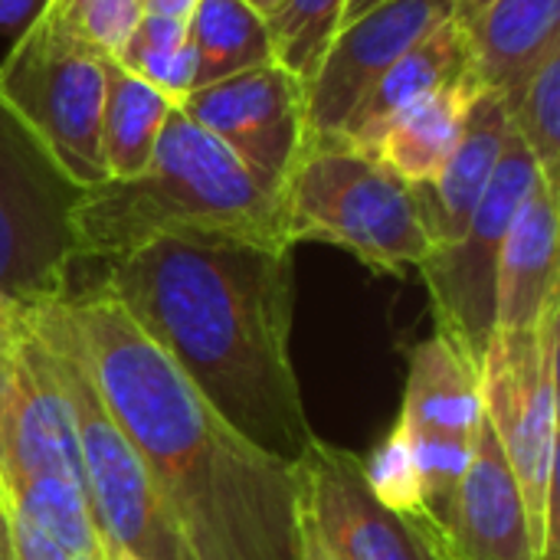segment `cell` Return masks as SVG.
I'll use <instances>...</instances> for the list:
<instances>
[{
  "label": "cell",
  "mask_w": 560,
  "mask_h": 560,
  "mask_svg": "<svg viewBox=\"0 0 560 560\" xmlns=\"http://www.w3.org/2000/svg\"><path fill=\"white\" fill-rule=\"evenodd\" d=\"M0 499L7 515L59 551L105 560L82 486L72 413L26 305L0 325Z\"/></svg>",
  "instance_id": "cell-4"
},
{
  "label": "cell",
  "mask_w": 560,
  "mask_h": 560,
  "mask_svg": "<svg viewBox=\"0 0 560 560\" xmlns=\"http://www.w3.org/2000/svg\"><path fill=\"white\" fill-rule=\"evenodd\" d=\"M0 512H3V499H0Z\"/></svg>",
  "instance_id": "cell-37"
},
{
  "label": "cell",
  "mask_w": 560,
  "mask_h": 560,
  "mask_svg": "<svg viewBox=\"0 0 560 560\" xmlns=\"http://www.w3.org/2000/svg\"><path fill=\"white\" fill-rule=\"evenodd\" d=\"M46 7L49 0H0V36H20Z\"/></svg>",
  "instance_id": "cell-29"
},
{
  "label": "cell",
  "mask_w": 560,
  "mask_h": 560,
  "mask_svg": "<svg viewBox=\"0 0 560 560\" xmlns=\"http://www.w3.org/2000/svg\"><path fill=\"white\" fill-rule=\"evenodd\" d=\"M299 560H338L325 548V541L318 538V532L302 512H299Z\"/></svg>",
  "instance_id": "cell-30"
},
{
  "label": "cell",
  "mask_w": 560,
  "mask_h": 560,
  "mask_svg": "<svg viewBox=\"0 0 560 560\" xmlns=\"http://www.w3.org/2000/svg\"><path fill=\"white\" fill-rule=\"evenodd\" d=\"M282 233L289 246L328 243L384 276L420 269L430 256L413 187L348 144L302 151L282 184Z\"/></svg>",
  "instance_id": "cell-6"
},
{
  "label": "cell",
  "mask_w": 560,
  "mask_h": 560,
  "mask_svg": "<svg viewBox=\"0 0 560 560\" xmlns=\"http://www.w3.org/2000/svg\"><path fill=\"white\" fill-rule=\"evenodd\" d=\"M509 118L515 135L535 154L541 177L560 187V43L548 46L535 62Z\"/></svg>",
  "instance_id": "cell-25"
},
{
  "label": "cell",
  "mask_w": 560,
  "mask_h": 560,
  "mask_svg": "<svg viewBox=\"0 0 560 560\" xmlns=\"http://www.w3.org/2000/svg\"><path fill=\"white\" fill-rule=\"evenodd\" d=\"M253 446L295 466L315 433L292 364L295 249L249 236H158L98 282Z\"/></svg>",
  "instance_id": "cell-1"
},
{
  "label": "cell",
  "mask_w": 560,
  "mask_h": 560,
  "mask_svg": "<svg viewBox=\"0 0 560 560\" xmlns=\"http://www.w3.org/2000/svg\"><path fill=\"white\" fill-rule=\"evenodd\" d=\"M466 75H476L469 33L456 20H443L420 43H413L364 95V102L345 121L341 144L371 154L381 131L400 112Z\"/></svg>",
  "instance_id": "cell-18"
},
{
  "label": "cell",
  "mask_w": 560,
  "mask_h": 560,
  "mask_svg": "<svg viewBox=\"0 0 560 560\" xmlns=\"http://www.w3.org/2000/svg\"><path fill=\"white\" fill-rule=\"evenodd\" d=\"M560 299L532 331H495L482 358V413L525 499L538 560H558Z\"/></svg>",
  "instance_id": "cell-7"
},
{
  "label": "cell",
  "mask_w": 560,
  "mask_h": 560,
  "mask_svg": "<svg viewBox=\"0 0 560 560\" xmlns=\"http://www.w3.org/2000/svg\"><path fill=\"white\" fill-rule=\"evenodd\" d=\"M62 305L190 560H299L295 466L240 436L105 289Z\"/></svg>",
  "instance_id": "cell-2"
},
{
  "label": "cell",
  "mask_w": 560,
  "mask_h": 560,
  "mask_svg": "<svg viewBox=\"0 0 560 560\" xmlns=\"http://www.w3.org/2000/svg\"><path fill=\"white\" fill-rule=\"evenodd\" d=\"M299 512L338 560H450L443 541L390 512L368 486L361 456L325 440L295 463Z\"/></svg>",
  "instance_id": "cell-12"
},
{
  "label": "cell",
  "mask_w": 560,
  "mask_h": 560,
  "mask_svg": "<svg viewBox=\"0 0 560 560\" xmlns=\"http://www.w3.org/2000/svg\"><path fill=\"white\" fill-rule=\"evenodd\" d=\"M482 92V82L476 75H466L423 102L400 112L377 138L371 158H377L384 167H390L404 184L420 187L440 174L446 158L453 154L466 115Z\"/></svg>",
  "instance_id": "cell-20"
},
{
  "label": "cell",
  "mask_w": 560,
  "mask_h": 560,
  "mask_svg": "<svg viewBox=\"0 0 560 560\" xmlns=\"http://www.w3.org/2000/svg\"><path fill=\"white\" fill-rule=\"evenodd\" d=\"M443 20H450L443 0H384L341 23L305 82V151L341 144L345 121L364 95Z\"/></svg>",
  "instance_id": "cell-13"
},
{
  "label": "cell",
  "mask_w": 560,
  "mask_h": 560,
  "mask_svg": "<svg viewBox=\"0 0 560 560\" xmlns=\"http://www.w3.org/2000/svg\"><path fill=\"white\" fill-rule=\"evenodd\" d=\"M446 551L450 560H538L518 479L486 420L456 492Z\"/></svg>",
  "instance_id": "cell-15"
},
{
  "label": "cell",
  "mask_w": 560,
  "mask_h": 560,
  "mask_svg": "<svg viewBox=\"0 0 560 560\" xmlns=\"http://www.w3.org/2000/svg\"><path fill=\"white\" fill-rule=\"evenodd\" d=\"M112 59L161 89L174 105L197 85V49L187 36V20H171L144 10L131 36Z\"/></svg>",
  "instance_id": "cell-23"
},
{
  "label": "cell",
  "mask_w": 560,
  "mask_h": 560,
  "mask_svg": "<svg viewBox=\"0 0 560 560\" xmlns=\"http://www.w3.org/2000/svg\"><path fill=\"white\" fill-rule=\"evenodd\" d=\"M361 469H364V479H368L371 492L390 512H397V515L410 518L413 525L433 532L427 505H423V486H420L417 459H413V450H410V440H407L400 420L390 427V433L381 440V446H374V453L368 459H361Z\"/></svg>",
  "instance_id": "cell-26"
},
{
  "label": "cell",
  "mask_w": 560,
  "mask_h": 560,
  "mask_svg": "<svg viewBox=\"0 0 560 560\" xmlns=\"http://www.w3.org/2000/svg\"><path fill=\"white\" fill-rule=\"evenodd\" d=\"M177 105L279 190L305 151V85L279 62L200 85Z\"/></svg>",
  "instance_id": "cell-14"
},
{
  "label": "cell",
  "mask_w": 560,
  "mask_h": 560,
  "mask_svg": "<svg viewBox=\"0 0 560 560\" xmlns=\"http://www.w3.org/2000/svg\"><path fill=\"white\" fill-rule=\"evenodd\" d=\"M377 3H384V0H348V7H345V20L341 23H348V20H354V16H361V13H368L371 7H377Z\"/></svg>",
  "instance_id": "cell-34"
},
{
  "label": "cell",
  "mask_w": 560,
  "mask_h": 560,
  "mask_svg": "<svg viewBox=\"0 0 560 560\" xmlns=\"http://www.w3.org/2000/svg\"><path fill=\"white\" fill-rule=\"evenodd\" d=\"M246 3H249L253 10H259L262 16H269V13H272V10H276V7H279L282 0H246Z\"/></svg>",
  "instance_id": "cell-36"
},
{
  "label": "cell",
  "mask_w": 560,
  "mask_h": 560,
  "mask_svg": "<svg viewBox=\"0 0 560 560\" xmlns=\"http://www.w3.org/2000/svg\"><path fill=\"white\" fill-rule=\"evenodd\" d=\"M397 420L417 459L430 525L446 545L456 492L469 466L476 433L486 420L479 368L443 335L420 341L410 351Z\"/></svg>",
  "instance_id": "cell-11"
},
{
  "label": "cell",
  "mask_w": 560,
  "mask_h": 560,
  "mask_svg": "<svg viewBox=\"0 0 560 560\" xmlns=\"http://www.w3.org/2000/svg\"><path fill=\"white\" fill-rule=\"evenodd\" d=\"M141 7H144V0H141Z\"/></svg>",
  "instance_id": "cell-38"
},
{
  "label": "cell",
  "mask_w": 560,
  "mask_h": 560,
  "mask_svg": "<svg viewBox=\"0 0 560 560\" xmlns=\"http://www.w3.org/2000/svg\"><path fill=\"white\" fill-rule=\"evenodd\" d=\"M187 36L197 49V85L276 62L269 23L246 0H197L187 16Z\"/></svg>",
  "instance_id": "cell-22"
},
{
  "label": "cell",
  "mask_w": 560,
  "mask_h": 560,
  "mask_svg": "<svg viewBox=\"0 0 560 560\" xmlns=\"http://www.w3.org/2000/svg\"><path fill=\"white\" fill-rule=\"evenodd\" d=\"M443 3H446V10H450V20H456V23L469 33L492 0H443Z\"/></svg>",
  "instance_id": "cell-31"
},
{
  "label": "cell",
  "mask_w": 560,
  "mask_h": 560,
  "mask_svg": "<svg viewBox=\"0 0 560 560\" xmlns=\"http://www.w3.org/2000/svg\"><path fill=\"white\" fill-rule=\"evenodd\" d=\"M26 315L49 351L56 381L72 413L82 486L95 532L105 548V560H190L174 525L154 499V489L131 440L108 413L85 368L62 299L26 305Z\"/></svg>",
  "instance_id": "cell-5"
},
{
  "label": "cell",
  "mask_w": 560,
  "mask_h": 560,
  "mask_svg": "<svg viewBox=\"0 0 560 560\" xmlns=\"http://www.w3.org/2000/svg\"><path fill=\"white\" fill-rule=\"evenodd\" d=\"M348 0H282L269 16L272 56L302 85L315 75L331 36L345 20Z\"/></svg>",
  "instance_id": "cell-24"
},
{
  "label": "cell",
  "mask_w": 560,
  "mask_h": 560,
  "mask_svg": "<svg viewBox=\"0 0 560 560\" xmlns=\"http://www.w3.org/2000/svg\"><path fill=\"white\" fill-rule=\"evenodd\" d=\"M7 525H10V541H13V558L16 560H79L59 551L49 538H43L36 528H30L26 522H20L13 515H7Z\"/></svg>",
  "instance_id": "cell-28"
},
{
  "label": "cell",
  "mask_w": 560,
  "mask_h": 560,
  "mask_svg": "<svg viewBox=\"0 0 560 560\" xmlns=\"http://www.w3.org/2000/svg\"><path fill=\"white\" fill-rule=\"evenodd\" d=\"M49 10L72 36L102 56H118L144 13L141 0H49Z\"/></svg>",
  "instance_id": "cell-27"
},
{
  "label": "cell",
  "mask_w": 560,
  "mask_h": 560,
  "mask_svg": "<svg viewBox=\"0 0 560 560\" xmlns=\"http://www.w3.org/2000/svg\"><path fill=\"white\" fill-rule=\"evenodd\" d=\"M0 560H16L13 558V541H10V525H7L3 512H0Z\"/></svg>",
  "instance_id": "cell-33"
},
{
  "label": "cell",
  "mask_w": 560,
  "mask_h": 560,
  "mask_svg": "<svg viewBox=\"0 0 560 560\" xmlns=\"http://www.w3.org/2000/svg\"><path fill=\"white\" fill-rule=\"evenodd\" d=\"M180 233L249 236L289 246L282 233V190L174 105L141 174L108 177L82 190L72 210V236L79 259L112 262L158 236Z\"/></svg>",
  "instance_id": "cell-3"
},
{
  "label": "cell",
  "mask_w": 560,
  "mask_h": 560,
  "mask_svg": "<svg viewBox=\"0 0 560 560\" xmlns=\"http://www.w3.org/2000/svg\"><path fill=\"white\" fill-rule=\"evenodd\" d=\"M194 7H197V0H144L148 13L171 16V20H187L194 13Z\"/></svg>",
  "instance_id": "cell-32"
},
{
  "label": "cell",
  "mask_w": 560,
  "mask_h": 560,
  "mask_svg": "<svg viewBox=\"0 0 560 560\" xmlns=\"http://www.w3.org/2000/svg\"><path fill=\"white\" fill-rule=\"evenodd\" d=\"M16 308H20V302H13V299L0 289V325H7V322L16 315Z\"/></svg>",
  "instance_id": "cell-35"
},
{
  "label": "cell",
  "mask_w": 560,
  "mask_h": 560,
  "mask_svg": "<svg viewBox=\"0 0 560 560\" xmlns=\"http://www.w3.org/2000/svg\"><path fill=\"white\" fill-rule=\"evenodd\" d=\"M469 43L476 79L512 112L535 62L560 43V0H492Z\"/></svg>",
  "instance_id": "cell-19"
},
{
  "label": "cell",
  "mask_w": 560,
  "mask_h": 560,
  "mask_svg": "<svg viewBox=\"0 0 560 560\" xmlns=\"http://www.w3.org/2000/svg\"><path fill=\"white\" fill-rule=\"evenodd\" d=\"M512 135V118L502 98L482 89L466 115L463 135L440 167V174L420 187H413L423 230L430 236V253L450 246L463 236L469 217L476 213L492 171L502 158V148Z\"/></svg>",
  "instance_id": "cell-17"
},
{
  "label": "cell",
  "mask_w": 560,
  "mask_h": 560,
  "mask_svg": "<svg viewBox=\"0 0 560 560\" xmlns=\"http://www.w3.org/2000/svg\"><path fill=\"white\" fill-rule=\"evenodd\" d=\"M558 197L560 187L541 177L509 226L495 276V331L538 328L545 308L560 299Z\"/></svg>",
  "instance_id": "cell-16"
},
{
  "label": "cell",
  "mask_w": 560,
  "mask_h": 560,
  "mask_svg": "<svg viewBox=\"0 0 560 560\" xmlns=\"http://www.w3.org/2000/svg\"><path fill=\"white\" fill-rule=\"evenodd\" d=\"M105 56L72 36L46 7L0 62V102L82 190L108 180L102 161Z\"/></svg>",
  "instance_id": "cell-8"
},
{
  "label": "cell",
  "mask_w": 560,
  "mask_h": 560,
  "mask_svg": "<svg viewBox=\"0 0 560 560\" xmlns=\"http://www.w3.org/2000/svg\"><path fill=\"white\" fill-rule=\"evenodd\" d=\"M538 180V161L512 128L502 158L492 171V180L476 213L469 217L463 236L443 249H433L420 262V276L433 305L436 335L453 341L479 368V374L489 338L495 331V276L502 243L518 207Z\"/></svg>",
  "instance_id": "cell-10"
},
{
  "label": "cell",
  "mask_w": 560,
  "mask_h": 560,
  "mask_svg": "<svg viewBox=\"0 0 560 560\" xmlns=\"http://www.w3.org/2000/svg\"><path fill=\"white\" fill-rule=\"evenodd\" d=\"M82 197L30 128L0 102V289L20 305L66 295L79 262L72 210Z\"/></svg>",
  "instance_id": "cell-9"
},
{
  "label": "cell",
  "mask_w": 560,
  "mask_h": 560,
  "mask_svg": "<svg viewBox=\"0 0 560 560\" xmlns=\"http://www.w3.org/2000/svg\"><path fill=\"white\" fill-rule=\"evenodd\" d=\"M174 102L128 72L118 59L105 56V98H102V161L112 180L135 177L148 167L151 151Z\"/></svg>",
  "instance_id": "cell-21"
}]
</instances>
